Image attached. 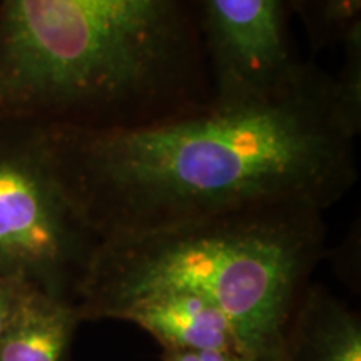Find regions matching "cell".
<instances>
[{
  "instance_id": "obj_7",
  "label": "cell",
  "mask_w": 361,
  "mask_h": 361,
  "mask_svg": "<svg viewBox=\"0 0 361 361\" xmlns=\"http://www.w3.org/2000/svg\"><path fill=\"white\" fill-rule=\"evenodd\" d=\"M281 361H361L360 314L310 283L288 324Z\"/></svg>"
},
{
  "instance_id": "obj_1",
  "label": "cell",
  "mask_w": 361,
  "mask_h": 361,
  "mask_svg": "<svg viewBox=\"0 0 361 361\" xmlns=\"http://www.w3.org/2000/svg\"><path fill=\"white\" fill-rule=\"evenodd\" d=\"M57 173L99 241L268 202L326 211L358 180L331 74L306 62L261 101L130 129L47 124Z\"/></svg>"
},
{
  "instance_id": "obj_4",
  "label": "cell",
  "mask_w": 361,
  "mask_h": 361,
  "mask_svg": "<svg viewBox=\"0 0 361 361\" xmlns=\"http://www.w3.org/2000/svg\"><path fill=\"white\" fill-rule=\"evenodd\" d=\"M99 243L57 173L47 124L0 116V276L75 306Z\"/></svg>"
},
{
  "instance_id": "obj_12",
  "label": "cell",
  "mask_w": 361,
  "mask_h": 361,
  "mask_svg": "<svg viewBox=\"0 0 361 361\" xmlns=\"http://www.w3.org/2000/svg\"><path fill=\"white\" fill-rule=\"evenodd\" d=\"M162 361H258L239 350H162Z\"/></svg>"
},
{
  "instance_id": "obj_2",
  "label": "cell",
  "mask_w": 361,
  "mask_h": 361,
  "mask_svg": "<svg viewBox=\"0 0 361 361\" xmlns=\"http://www.w3.org/2000/svg\"><path fill=\"white\" fill-rule=\"evenodd\" d=\"M211 107L192 0H0V116L109 130Z\"/></svg>"
},
{
  "instance_id": "obj_3",
  "label": "cell",
  "mask_w": 361,
  "mask_h": 361,
  "mask_svg": "<svg viewBox=\"0 0 361 361\" xmlns=\"http://www.w3.org/2000/svg\"><path fill=\"white\" fill-rule=\"evenodd\" d=\"M323 213L305 201L268 202L101 241L75 300L80 322L112 319L152 293H192L219 306L247 355L281 361L288 324L326 252Z\"/></svg>"
},
{
  "instance_id": "obj_11",
  "label": "cell",
  "mask_w": 361,
  "mask_h": 361,
  "mask_svg": "<svg viewBox=\"0 0 361 361\" xmlns=\"http://www.w3.org/2000/svg\"><path fill=\"white\" fill-rule=\"evenodd\" d=\"M32 290L34 288L16 279L0 276V338L16 319L25 298Z\"/></svg>"
},
{
  "instance_id": "obj_5",
  "label": "cell",
  "mask_w": 361,
  "mask_h": 361,
  "mask_svg": "<svg viewBox=\"0 0 361 361\" xmlns=\"http://www.w3.org/2000/svg\"><path fill=\"white\" fill-rule=\"evenodd\" d=\"M192 2L216 109L273 96L305 67L293 47L288 0Z\"/></svg>"
},
{
  "instance_id": "obj_10",
  "label": "cell",
  "mask_w": 361,
  "mask_h": 361,
  "mask_svg": "<svg viewBox=\"0 0 361 361\" xmlns=\"http://www.w3.org/2000/svg\"><path fill=\"white\" fill-rule=\"evenodd\" d=\"M341 66L331 74L338 111L356 137L361 130V22L340 42Z\"/></svg>"
},
{
  "instance_id": "obj_6",
  "label": "cell",
  "mask_w": 361,
  "mask_h": 361,
  "mask_svg": "<svg viewBox=\"0 0 361 361\" xmlns=\"http://www.w3.org/2000/svg\"><path fill=\"white\" fill-rule=\"evenodd\" d=\"M112 319L146 329L162 350L245 351L233 323L219 306L192 293L159 291L141 296L117 310Z\"/></svg>"
},
{
  "instance_id": "obj_8",
  "label": "cell",
  "mask_w": 361,
  "mask_h": 361,
  "mask_svg": "<svg viewBox=\"0 0 361 361\" xmlns=\"http://www.w3.org/2000/svg\"><path fill=\"white\" fill-rule=\"evenodd\" d=\"M79 323L74 305L32 290L0 338V361H66Z\"/></svg>"
},
{
  "instance_id": "obj_9",
  "label": "cell",
  "mask_w": 361,
  "mask_h": 361,
  "mask_svg": "<svg viewBox=\"0 0 361 361\" xmlns=\"http://www.w3.org/2000/svg\"><path fill=\"white\" fill-rule=\"evenodd\" d=\"M291 16L303 24L313 51L340 45L351 27L361 22V0H288Z\"/></svg>"
}]
</instances>
